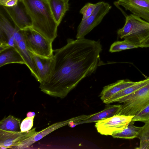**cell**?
Segmentation results:
<instances>
[{
    "instance_id": "7c38bea8",
    "label": "cell",
    "mask_w": 149,
    "mask_h": 149,
    "mask_svg": "<svg viewBox=\"0 0 149 149\" xmlns=\"http://www.w3.org/2000/svg\"><path fill=\"white\" fill-rule=\"evenodd\" d=\"M115 3L149 23V0H118Z\"/></svg>"
},
{
    "instance_id": "8992f818",
    "label": "cell",
    "mask_w": 149,
    "mask_h": 149,
    "mask_svg": "<svg viewBox=\"0 0 149 149\" xmlns=\"http://www.w3.org/2000/svg\"><path fill=\"white\" fill-rule=\"evenodd\" d=\"M22 31L26 46L30 52L43 57L53 56L52 42L32 28Z\"/></svg>"
},
{
    "instance_id": "d6986e66",
    "label": "cell",
    "mask_w": 149,
    "mask_h": 149,
    "mask_svg": "<svg viewBox=\"0 0 149 149\" xmlns=\"http://www.w3.org/2000/svg\"><path fill=\"white\" fill-rule=\"evenodd\" d=\"M135 121L132 120L127 126L123 130L114 133L112 136L114 138L126 139H132L137 138L142 127H139L134 125Z\"/></svg>"
},
{
    "instance_id": "8fae6325",
    "label": "cell",
    "mask_w": 149,
    "mask_h": 149,
    "mask_svg": "<svg viewBox=\"0 0 149 149\" xmlns=\"http://www.w3.org/2000/svg\"><path fill=\"white\" fill-rule=\"evenodd\" d=\"M36 128L26 132H13L0 130L1 149L11 148L21 141L37 133Z\"/></svg>"
},
{
    "instance_id": "4fadbf2b",
    "label": "cell",
    "mask_w": 149,
    "mask_h": 149,
    "mask_svg": "<svg viewBox=\"0 0 149 149\" xmlns=\"http://www.w3.org/2000/svg\"><path fill=\"white\" fill-rule=\"evenodd\" d=\"M30 52L39 74L40 79L39 83H40L45 81L50 74L53 61V56L45 57Z\"/></svg>"
},
{
    "instance_id": "f1b7e54d",
    "label": "cell",
    "mask_w": 149,
    "mask_h": 149,
    "mask_svg": "<svg viewBox=\"0 0 149 149\" xmlns=\"http://www.w3.org/2000/svg\"><path fill=\"white\" fill-rule=\"evenodd\" d=\"M67 1L69 2V0H66Z\"/></svg>"
},
{
    "instance_id": "484cf974",
    "label": "cell",
    "mask_w": 149,
    "mask_h": 149,
    "mask_svg": "<svg viewBox=\"0 0 149 149\" xmlns=\"http://www.w3.org/2000/svg\"><path fill=\"white\" fill-rule=\"evenodd\" d=\"M19 0H0V6L12 7L16 5Z\"/></svg>"
},
{
    "instance_id": "9a60e30c",
    "label": "cell",
    "mask_w": 149,
    "mask_h": 149,
    "mask_svg": "<svg viewBox=\"0 0 149 149\" xmlns=\"http://www.w3.org/2000/svg\"><path fill=\"white\" fill-rule=\"evenodd\" d=\"M12 63L26 64L19 52L15 48L8 46L0 51V67Z\"/></svg>"
},
{
    "instance_id": "2e32d148",
    "label": "cell",
    "mask_w": 149,
    "mask_h": 149,
    "mask_svg": "<svg viewBox=\"0 0 149 149\" xmlns=\"http://www.w3.org/2000/svg\"><path fill=\"white\" fill-rule=\"evenodd\" d=\"M121 105H107L105 109L98 113L92 114L87 119L74 123V125L88 123L96 122L98 120L107 118L117 115L120 110Z\"/></svg>"
},
{
    "instance_id": "44dd1931",
    "label": "cell",
    "mask_w": 149,
    "mask_h": 149,
    "mask_svg": "<svg viewBox=\"0 0 149 149\" xmlns=\"http://www.w3.org/2000/svg\"><path fill=\"white\" fill-rule=\"evenodd\" d=\"M137 138L140 140V144L136 149H149V121L145 123L142 127Z\"/></svg>"
},
{
    "instance_id": "9c48e42d",
    "label": "cell",
    "mask_w": 149,
    "mask_h": 149,
    "mask_svg": "<svg viewBox=\"0 0 149 149\" xmlns=\"http://www.w3.org/2000/svg\"><path fill=\"white\" fill-rule=\"evenodd\" d=\"M15 26L21 30L32 28L31 19L21 0L12 7L1 6Z\"/></svg>"
},
{
    "instance_id": "83f0119b",
    "label": "cell",
    "mask_w": 149,
    "mask_h": 149,
    "mask_svg": "<svg viewBox=\"0 0 149 149\" xmlns=\"http://www.w3.org/2000/svg\"><path fill=\"white\" fill-rule=\"evenodd\" d=\"M35 115V113L34 112H29L27 114V117H31Z\"/></svg>"
},
{
    "instance_id": "ffe728a7",
    "label": "cell",
    "mask_w": 149,
    "mask_h": 149,
    "mask_svg": "<svg viewBox=\"0 0 149 149\" xmlns=\"http://www.w3.org/2000/svg\"><path fill=\"white\" fill-rule=\"evenodd\" d=\"M20 119L10 115L0 122V130L8 131H20Z\"/></svg>"
},
{
    "instance_id": "30bf717a",
    "label": "cell",
    "mask_w": 149,
    "mask_h": 149,
    "mask_svg": "<svg viewBox=\"0 0 149 149\" xmlns=\"http://www.w3.org/2000/svg\"><path fill=\"white\" fill-rule=\"evenodd\" d=\"M81 120V118L79 116L64 121L54 123L42 130L37 132V133L23 140L11 148L20 149L28 148L45 136L56 130L69 124L70 122L73 121L76 123Z\"/></svg>"
},
{
    "instance_id": "5b68a950",
    "label": "cell",
    "mask_w": 149,
    "mask_h": 149,
    "mask_svg": "<svg viewBox=\"0 0 149 149\" xmlns=\"http://www.w3.org/2000/svg\"><path fill=\"white\" fill-rule=\"evenodd\" d=\"M123 103L117 115L134 116L149 105V82L135 92L116 101Z\"/></svg>"
},
{
    "instance_id": "cb8c5ba5",
    "label": "cell",
    "mask_w": 149,
    "mask_h": 149,
    "mask_svg": "<svg viewBox=\"0 0 149 149\" xmlns=\"http://www.w3.org/2000/svg\"><path fill=\"white\" fill-rule=\"evenodd\" d=\"M97 6V3H86L80 11V13L83 15L82 20L86 19L93 13Z\"/></svg>"
},
{
    "instance_id": "603a6c76",
    "label": "cell",
    "mask_w": 149,
    "mask_h": 149,
    "mask_svg": "<svg viewBox=\"0 0 149 149\" xmlns=\"http://www.w3.org/2000/svg\"><path fill=\"white\" fill-rule=\"evenodd\" d=\"M132 120L141 121L145 123L149 121V105L140 111L135 115Z\"/></svg>"
},
{
    "instance_id": "7a4b0ae2",
    "label": "cell",
    "mask_w": 149,
    "mask_h": 149,
    "mask_svg": "<svg viewBox=\"0 0 149 149\" xmlns=\"http://www.w3.org/2000/svg\"><path fill=\"white\" fill-rule=\"evenodd\" d=\"M0 46L15 48L23 56L32 75L40 82L36 68L26 46L22 30L15 26L2 8L0 12Z\"/></svg>"
},
{
    "instance_id": "6da1fadb",
    "label": "cell",
    "mask_w": 149,
    "mask_h": 149,
    "mask_svg": "<svg viewBox=\"0 0 149 149\" xmlns=\"http://www.w3.org/2000/svg\"><path fill=\"white\" fill-rule=\"evenodd\" d=\"M102 50L99 40L67 39L65 45L53 50L51 72L40 83L41 91L51 96L65 97L82 79L95 72Z\"/></svg>"
},
{
    "instance_id": "7402d4cb",
    "label": "cell",
    "mask_w": 149,
    "mask_h": 149,
    "mask_svg": "<svg viewBox=\"0 0 149 149\" xmlns=\"http://www.w3.org/2000/svg\"><path fill=\"white\" fill-rule=\"evenodd\" d=\"M139 47L124 40L122 41H116L111 45L109 51L111 53Z\"/></svg>"
},
{
    "instance_id": "ac0fdd59",
    "label": "cell",
    "mask_w": 149,
    "mask_h": 149,
    "mask_svg": "<svg viewBox=\"0 0 149 149\" xmlns=\"http://www.w3.org/2000/svg\"><path fill=\"white\" fill-rule=\"evenodd\" d=\"M149 82V77L143 80L136 82L134 84L122 90L103 102L107 104L116 102L118 99L135 92Z\"/></svg>"
},
{
    "instance_id": "4316f807",
    "label": "cell",
    "mask_w": 149,
    "mask_h": 149,
    "mask_svg": "<svg viewBox=\"0 0 149 149\" xmlns=\"http://www.w3.org/2000/svg\"><path fill=\"white\" fill-rule=\"evenodd\" d=\"M139 47L143 48L149 47V38L143 43L141 44Z\"/></svg>"
},
{
    "instance_id": "5bb4252c",
    "label": "cell",
    "mask_w": 149,
    "mask_h": 149,
    "mask_svg": "<svg viewBox=\"0 0 149 149\" xmlns=\"http://www.w3.org/2000/svg\"><path fill=\"white\" fill-rule=\"evenodd\" d=\"M136 82L127 79L117 81L104 87L99 96L103 102Z\"/></svg>"
},
{
    "instance_id": "3957f363",
    "label": "cell",
    "mask_w": 149,
    "mask_h": 149,
    "mask_svg": "<svg viewBox=\"0 0 149 149\" xmlns=\"http://www.w3.org/2000/svg\"><path fill=\"white\" fill-rule=\"evenodd\" d=\"M32 23V28L52 42L57 37L58 24L47 0H21Z\"/></svg>"
},
{
    "instance_id": "ba28073f",
    "label": "cell",
    "mask_w": 149,
    "mask_h": 149,
    "mask_svg": "<svg viewBox=\"0 0 149 149\" xmlns=\"http://www.w3.org/2000/svg\"><path fill=\"white\" fill-rule=\"evenodd\" d=\"M134 116L116 115L96 122L95 126L97 132L105 135H111L121 131L128 125Z\"/></svg>"
},
{
    "instance_id": "d4e9b609",
    "label": "cell",
    "mask_w": 149,
    "mask_h": 149,
    "mask_svg": "<svg viewBox=\"0 0 149 149\" xmlns=\"http://www.w3.org/2000/svg\"><path fill=\"white\" fill-rule=\"evenodd\" d=\"M35 116L27 117L22 121L20 124V131L22 132L29 131L33 125L34 118Z\"/></svg>"
},
{
    "instance_id": "e0dca14e",
    "label": "cell",
    "mask_w": 149,
    "mask_h": 149,
    "mask_svg": "<svg viewBox=\"0 0 149 149\" xmlns=\"http://www.w3.org/2000/svg\"><path fill=\"white\" fill-rule=\"evenodd\" d=\"M55 20L59 25L65 13L69 10L66 0H47Z\"/></svg>"
},
{
    "instance_id": "277c9868",
    "label": "cell",
    "mask_w": 149,
    "mask_h": 149,
    "mask_svg": "<svg viewBox=\"0 0 149 149\" xmlns=\"http://www.w3.org/2000/svg\"><path fill=\"white\" fill-rule=\"evenodd\" d=\"M118 37L139 47L149 38V23L134 14L126 17L124 26L117 31Z\"/></svg>"
},
{
    "instance_id": "52a82bcc",
    "label": "cell",
    "mask_w": 149,
    "mask_h": 149,
    "mask_svg": "<svg viewBox=\"0 0 149 149\" xmlns=\"http://www.w3.org/2000/svg\"><path fill=\"white\" fill-rule=\"evenodd\" d=\"M111 8L108 3L103 1L97 3L96 7L92 14L86 19L81 20L77 29V39L84 36L98 25Z\"/></svg>"
}]
</instances>
